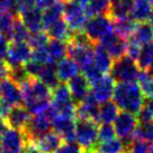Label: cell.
Here are the masks:
<instances>
[{
  "instance_id": "obj_1",
  "label": "cell",
  "mask_w": 153,
  "mask_h": 153,
  "mask_svg": "<svg viewBox=\"0 0 153 153\" xmlns=\"http://www.w3.org/2000/svg\"><path fill=\"white\" fill-rule=\"evenodd\" d=\"M20 89L24 106L31 115L42 113L51 104V89L36 77L30 76L29 79L20 86Z\"/></svg>"
},
{
  "instance_id": "obj_2",
  "label": "cell",
  "mask_w": 153,
  "mask_h": 153,
  "mask_svg": "<svg viewBox=\"0 0 153 153\" xmlns=\"http://www.w3.org/2000/svg\"><path fill=\"white\" fill-rule=\"evenodd\" d=\"M144 96L135 82L117 83L113 93V102L122 111L137 115L144 104Z\"/></svg>"
},
{
  "instance_id": "obj_3",
  "label": "cell",
  "mask_w": 153,
  "mask_h": 153,
  "mask_svg": "<svg viewBox=\"0 0 153 153\" xmlns=\"http://www.w3.org/2000/svg\"><path fill=\"white\" fill-rule=\"evenodd\" d=\"M113 123H114L115 134L128 149L134 141V133L139 125L137 116L132 113L122 111V112H119Z\"/></svg>"
},
{
  "instance_id": "obj_4",
  "label": "cell",
  "mask_w": 153,
  "mask_h": 153,
  "mask_svg": "<svg viewBox=\"0 0 153 153\" xmlns=\"http://www.w3.org/2000/svg\"><path fill=\"white\" fill-rule=\"evenodd\" d=\"M111 77L117 83H128V82L137 81L140 74V68L135 63V60L124 55L119 59L113 62L111 67Z\"/></svg>"
},
{
  "instance_id": "obj_5",
  "label": "cell",
  "mask_w": 153,
  "mask_h": 153,
  "mask_svg": "<svg viewBox=\"0 0 153 153\" xmlns=\"http://www.w3.org/2000/svg\"><path fill=\"white\" fill-rule=\"evenodd\" d=\"M98 125L93 120L77 119L75 122V141L84 150H93L97 144Z\"/></svg>"
},
{
  "instance_id": "obj_6",
  "label": "cell",
  "mask_w": 153,
  "mask_h": 153,
  "mask_svg": "<svg viewBox=\"0 0 153 153\" xmlns=\"http://www.w3.org/2000/svg\"><path fill=\"white\" fill-rule=\"evenodd\" d=\"M53 105L57 110L58 114L67 117H76V104L73 101L69 88L66 84L60 82L55 88L51 89Z\"/></svg>"
},
{
  "instance_id": "obj_7",
  "label": "cell",
  "mask_w": 153,
  "mask_h": 153,
  "mask_svg": "<svg viewBox=\"0 0 153 153\" xmlns=\"http://www.w3.org/2000/svg\"><path fill=\"white\" fill-rule=\"evenodd\" d=\"M113 30V20L107 15L94 16L87 19L84 33L93 44H97L101 39Z\"/></svg>"
},
{
  "instance_id": "obj_8",
  "label": "cell",
  "mask_w": 153,
  "mask_h": 153,
  "mask_svg": "<svg viewBox=\"0 0 153 153\" xmlns=\"http://www.w3.org/2000/svg\"><path fill=\"white\" fill-rule=\"evenodd\" d=\"M63 18L73 31H82L85 27L88 17L84 7L77 4L73 0H65Z\"/></svg>"
},
{
  "instance_id": "obj_9",
  "label": "cell",
  "mask_w": 153,
  "mask_h": 153,
  "mask_svg": "<svg viewBox=\"0 0 153 153\" xmlns=\"http://www.w3.org/2000/svg\"><path fill=\"white\" fill-rule=\"evenodd\" d=\"M51 130V121L40 114L33 115L30 117L28 124L22 130L27 141L36 142L39 139L45 136Z\"/></svg>"
},
{
  "instance_id": "obj_10",
  "label": "cell",
  "mask_w": 153,
  "mask_h": 153,
  "mask_svg": "<svg viewBox=\"0 0 153 153\" xmlns=\"http://www.w3.org/2000/svg\"><path fill=\"white\" fill-rule=\"evenodd\" d=\"M33 49L26 42H13L9 45L4 62L9 67H17L24 65L31 58Z\"/></svg>"
},
{
  "instance_id": "obj_11",
  "label": "cell",
  "mask_w": 153,
  "mask_h": 153,
  "mask_svg": "<svg viewBox=\"0 0 153 153\" xmlns=\"http://www.w3.org/2000/svg\"><path fill=\"white\" fill-rule=\"evenodd\" d=\"M27 143L22 131L9 128L4 132L0 137V145L2 153H22Z\"/></svg>"
},
{
  "instance_id": "obj_12",
  "label": "cell",
  "mask_w": 153,
  "mask_h": 153,
  "mask_svg": "<svg viewBox=\"0 0 153 153\" xmlns=\"http://www.w3.org/2000/svg\"><path fill=\"white\" fill-rule=\"evenodd\" d=\"M98 45L106 51V53L111 56L112 59H119L126 54V46H128V39L121 37L115 33L114 30L110 31L103 37Z\"/></svg>"
},
{
  "instance_id": "obj_13",
  "label": "cell",
  "mask_w": 153,
  "mask_h": 153,
  "mask_svg": "<svg viewBox=\"0 0 153 153\" xmlns=\"http://www.w3.org/2000/svg\"><path fill=\"white\" fill-rule=\"evenodd\" d=\"M115 88V82L111 76L103 75L100 79L92 83V88H91V94L96 98L100 104L104 102L111 101L113 97Z\"/></svg>"
},
{
  "instance_id": "obj_14",
  "label": "cell",
  "mask_w": 153,
  "mask_h": 153,
  "mask_svg": "<svg viewBox=\"0 0 153 153\" xmlns=\"http://www.w3.org/2000/svg\"><path fill=\"white\" fill-rule=\"evenodd\" d=\"M0 93L1 101L7 103L11 107L22 104V89L18 84L13 82L10 78H6L0 82Z\"/></svg>"
},
{
  "instance_id": "obj_15",
  "label": "cell",
  "mask_w": 153,
  "mask_h": 153,
  "mask_svg": "<svg viewBox=\"0 0 153 153\" xmlns=\"http://www.w3.org/2000/svg\"><path fill=\"white\" fill-rule=\"evenodd\" d=\"M100 105L101 104L89 92L88 95L81 103L76 104V119L93 120L98 124Z\"/></svg>"
},
{
  "instance_id": "obj_16",
  "label": "cell",
  "mask_w": 153,
  "mask_h": 153,
  "mask_svg": "<svg viewBox=\"0 0 153 153\" xmlns=\"http://www.w3.org/2000/svg\"><path fill=\"white\" fill-rule=\"evenodd\" d=\"M19 18L22 19L29 33H36L43 30V13L36 4L19 11Z\"/></svg>"
},
{
  "instance_id": "obj_17",
  "label": "cell",
  "mask_w": 153,
  "mask_h": 153,
  "mask_svg": "<svg viewBox=\"0 0 153 153\" xmlns=\"http://www.w3.org/2000/svg\"><path fill=\"white\" fill-rule=\"evenodd\" d=\"M51 128L54 132L66 142L75 141V121L72 117L57 115L51 122Z\"/></svg>"
},
{
  "instance_id": "obj_18",
  "label": "cell",
  "mask_w": 153,
  "mask_h": 153,
  "mask_svg": "<svg viewBox=\"0 0 153 153\" xmlns=\"http://www.w3.org/2000/svg\"><path fill=\"white\" fill-rule=\"evenodd\" d=\"M67 86L75 104L81 103L91 92L89 82L83 74H77L76 76L71 78L68 81Z\"/></svg>"
},
{
  "instance_id": "obj_19",
  "label": "cell",
  "mask_w": 153,
  "mask_h": 153,
  "mask_svg": "<svg viewBox=\"0 0 153 153\" xmlns=\"http://www.w3.org/2000/svg\"><path fill=\"white\" fill-rule=\"evenodd\" d=\"M30 117H31V114L29 113V111L20 104V105L11 107V110L8 113L4 121L9 128L22 131L26 128V125L28 124Z\"/></svg>"
},
{
  "instance_id": "obj_20",
  "label": "cell",
  "mask_w": 153,
  "mask_h": 153,
  "mask_svg": "<svg viewBox=\"0 0 153 153\" xmlns=\"http://www.w3.org/2000/svg\"><path fill=\"white\" fill-rule=\"evenodd\" d=\"M56 72L59 82L64 83L76 76L79 72V66L69 57H65L56 64Z\"/></svg>"
},
{
  "instance_id": "obj_21",
  "label": "cell",
  "mask_w": 153,
  "mask_h": 153,
  "mask_svg": "<svg viewBox=\"0 0 153 153\" xmlns=\"http://www.w3.org/2000/svg\"><path fill=\"white\" fill-rule=\"evenodd\" d=\"M46 33L51 39H57V40L68 43L72 38L73 30L68 27L67 22H65L64 18H62L54 22L51 26H49L46 29Z\"/></svg>"
},
{
  "instance_id": "obj_22",
  "label": "cell",
  "mask_w": 153,
  "mask_h": 153,
  "mask_svg": "<svg viewBox=\"0 0 153 153\" xmlns=\"http://www.w3.org/2000/svg\"><path fill=\"white\" fill-rule=\"evenodd\" d=\"M133 4H134L133 0H114L110 2L108 16L112 20L131 17Z\"/></svg>"
},
{
  "instance_id": "obj_23",
  "label": "cell",
  "mask_w": 153,
  "mask_h": 153,
  "mask_svg": "<svg viewBox=\"0 0 153 153\" xmlns=\"http://www.w3.org/2000/svg\"><path fill=\"white\" fill-rule=\"evenodd\" d=\"M93 63L96 66L100 72L103 75L110 73L111 67L113 65V59L111 56L106 53V51L98 44H94V55H93Z\"/></svg>"
},
{
  "instance_id": "obj_24",
  "label": "cell",
  "mask_w": 153,
  "mask_h": 153,
  "mask_svg": "<svg viewBox=\"0 0 153 153\" xmlns=\"http://www.w3.org/2000/svg\"><path fill=\"white\" fill-rule=\"evenodd\" d=\"M63 139L55 132H49L35 143L42 153H55L62 144Z\"/></svg>"
},
{
  "instance_id": "obj_25",
  "label": "cell",
  "mask_w": 153,
  "mask_h": 153,
  "mask_svg": "<svg viewBox=\"0 0 153 153\" xmlns=\"http://www.w3.org/2000/svg\"><path fill=\"white\" fill-rule=\"evenodd\" d=\"M36 78L40 79L51 89L55 88L56 86L60 83L59 79H58V76H57V72H56V64H54V63L43 64L38 73V76Z\"/></svg>"
},
{
  "instance_id": "obj_26",
  "label": "cell",
  "mask_w": 153,
  "mask_h": 153,
  "mask_svg": "<svg viewBox=\"0 0 153 153\" xmlns=\"http://www.w3.org/2000/svg\"><path fill=\"white\" fill-rule=\"evenodd\" d=\"M46 48L49 56V63L57 64L67 55V44L62 40L51 39L46 45Z\"/></svg>"
},
{
  "instance_id": "obj_27",
  "label": "cell",
  "mask_w": 153,
  "mask_h": 153,
  "mask_svg": "<svg viewBox=\"0 0 153 153\" xmlns=\"http://www.w3.org/2000/svg\"><path fill=\"white\" fill-rule=\"evenodd\" d=\"M64 16V1H60L45 9L43 13V28L47 29L54 22L62 19Z\"/></svg>"
},
{
  "instance_id": "obj_28",
  "label": "cell",
  "mask_w": 153,
  "mask_h": 153,
  "mask_svg": "<svg viewBox=\"0 0 153 153\" xmlns=\"http://www.w3.org/2000/svg\"><path fill=\"white\" fill-rule=\"evenodd\" d=\"M136 26H137V22L131 17L113 20V30L119 36H121V37H123L125 39L131 37L132 34L135 30Z\"/></svg>"
},
{
  "instance_id": "obj_29",
  "label": "cell",
  "mask_w": 153,
  "mask_h": 153,
  "mask_svg": "<svg viewBox=\"0 0 153 153\" xmlns=\"http://www.w3.org/2000/svg\"><path fill=\"white\" fill-rule=\"evenodd\" d=\"M119 107L113 101H107L100 105V113H98V123L111 124L114 122L116 116L119 114Z\"/></svg>"
},
{
  "instance_id": "obj_30",
  "label": "cell",
  "mask_w": 153,
  "mask_h": 153,
  "mask_svg": "<svg viewBox=\"0 0 153 153\" xmlns=\"http://www.w3.org/2000/svg\"><path fill=\"white\" fill-rule=\"evenodd\" d=\"M133 9L131 13V18L136 22H144L149 19V16L152 11V6L149 0H133Z\"/></svg>"
},
{
  "instance_id": "obj_31",
  "label": "cell",
  "mask_w": 153,
  "mask_h": 153,
  "mask_svg": "<svg viewBox=\"0 0 153 153\" xmlns=\"http://www.w3.org/2000/svg\"><path fill=\"white\" fill-rule=\"evenodd\" d=\"M135 62L141 71H150L153 67V40L142 45Z\"/></svg>"
},
{
  "instance_id": "obj_32",
  "label": "cell",
  "mask_w": 153,
  "mask_h": 153,
  "mask_svg": "<svg viewBox=\"0 0 153 153\" xmlns=\"http://www.w3.org/2000/svg\"><path fill=\"white\" fill-rule=\"evenodd\" d=\"M125 145L120 139H112L105 142H97L96 146L93 149L94 153H124Z\"/></svg>"
},
{
  "instance_id": "obj_33",
  "label": "cell",
  "mask_w": 153,
  "mask_h": 153,
  "mask_svg": "<svg viewBox=\"0 0 153 153\" xmlns=\"http://www.w3.org/2000/svg\"><path fill=\"white\" fill-rule=\"evenodd\" d=\"M140 45H145L153 40V29L149 22H137L134 33L131 36Z\"/></svg>"
},
{
  "instance_id": "obj_34",
  "label": "cell",
  "mask_w": 153,
  "mask_h": 153,
  "mask_svg": "<svg viewBox=\"0 0 153 153\" xmlns=\"http://www.w3.org/2000/svg\"><path fill=\"white\" fill-rule=\"evenodd\" d=\"M137 83L144 98H153V75L149 71L140 72Z\"/></svg>"
},
{
  "instance_id": "obj_35",
  "label": "cell",
  "mask_w": 153,
  "mask_h": 153,
  "mask_svg": "<svg viewBox=\"0 0 153 153\" xmlns=\"http://www.w3.org/2000/svg\"><path fill=\"white\" fill-rule=\"evenodd\" d=\"M108 10H110V2L107 0H89V2L85 7L87 17L107 15Z\"/></svg>"
},
{
  "instance_id": "obj_36",
  "label": "cell",
  "mask_w": 153,
  "mask_h": 153,
  "mask_svg": "<svg viewBox=\"0 0 153 153\" xmlns=\"http://www.w3.org/2000/svg\"><path fill=\"white\" fill-rule=\"evenodd\" d=\"M29 35V30L26 28V26L24 25V22H22V19L19 18V15H18L15 19V22H13L9 40H11V42H27Z\"/></svg>"
},
{
  "instance_id": "obj_37",
  "label": "cell",
  "mask_w": 153,
  "mask_h": 153,
  "mask_svg": "<svg viewBox=\"0 0 153 153\" xmlns=\"http://www.w3.org/2000/svg\"><path fill=\"white\" fill-rule=\"evenodd\" d=\"M134 140H139L146 144H153V122L139 123L134 133Z\"/></svg>"
},
{
  "instance_id": "obj_38",
  "label": "cell",
  "mask_w": 153,
  "mask_h": 153,
  "mask_svg": "<svg viewBox=\"0 0 153 153\" xmlns=\"http://www.w3.org/2000/svg\"><path fill=\"white\" fill-rule=\"evenodd\" d=\"M48 42H49V36L43 30L36 31V33H30L29 37H28V45L34 51L45 47L48 44Z\"/></svg>"
},
{
  "instance_id": "obj_39",
  "label": "cell",
  "mask_w": 153,
  "mask_h": 153,
  "mask_svg": "<svg viewBox=\"0 0 153 153\" xmlns=\"http://www.w3.org/2000/svg\"><path fill=\"white\" fill-rule=\"evenodd\" d=\"M16 17H17L16 15H13L10 13L0 15V35L4 36L8 40L9 37H10V33H11Z\"/></svg>"
},
{
  "instance_id": "obj_40",
  "label": "cell",
  "mask_w": 153,
  "mask_h": 153,
  "mask_svg": "<svg viewBox=\"0 0 153 153\" xmlns=\"http://www.w3.org/2000/svg\"><path fill=\"white\" fill-rule=\"evenodd\" d=\"M29 77L30 75L26 71L25 65L24 66H17V67H10L8 78H10L11 81L15 82L19 86H22L24 83L28 81Z\"/></svg>"
},
{
  "instance_id": "obj_41",
  "label": "cell",
  "mask_w": 153,
  "mask_h": 153,
  "mask_svg": "<svg viewBox=\"0 0 153 153\" xmlns=\"http://www.w3.org/2000/svg\"><path fill=\"white\" fill-rule=\"evenodd\" d=\"M136 116L139 123L153 122V98H145L144 104Z\"/></svg>"
},
{
  "instance_id": "obj_42",
  "label": "cell",
  "mask_w": 153,
  "mask_h": 153,
  "mask_svg": "<svg viewBox=\"0 0 153 153\" xmlns=\"http://www.w3.org/2000/svg\"><path fill=\"white\" fill-rule=\"evenodd\" d=\"M55 153H92V150H84L77 142L69 141L60 144Z\"/></svg>"
},
{
  "instance_id": "obj_43",
  "label": "cell",
  "mask_w": 153,
  "mask_h": 153,
  "mask_svg": "<svg viewBox=\"0 0 153 153\" xmlns=\"http://www.w3.org/2000/svg\"><path fill=\"white\" fill-rule=\"evenodd\" d=\"M115 130L112 124H102L98 128L97 142H105L115 137Z\"/></svg>"
},
{
  "instance_id": "obj_44",
  "label": "cell",
  "mask_w": 153,
  "mask_h": 153,
  "mask_svg": "<svg viewBox=\"0 0 153 153\" xmlns=\"http://www.w3.org/2000/svg\"><path fill=\"white\" fill-rule=\"evenodd\" d=\"M140 49H141L140 44L136 43L132 37H128V46H126V56H128L133 60H136L137 59V56H139V53H140Z\"/></svg>"
},
{
  "instance_id": "obj_45",
  "label": "cell",
  "mask_w": 153,
  "mask_h": 153,
  "mask_svg": "<svg viewBox=\"0 0 153 153\" xmlns=\"http://www.w3.org/2000/svg\"><path fill=\"white\" fill-rule=\"evenodd\" d=\"M148 144L139 140H134L124 153H148Z\"/></svg>"
},
{
  "instance_id": "obj_46",
  "label": "cell",
  "mask_w": 153,
  "mask_h": 153,
  "mask_svg": "<svg viewBox=\"0 0 153 153\" xmlns=\"http://www.w3.org/2000/svg\"><path fill=\"white\" fill-rule=\"evenodd\" d=\"M8 47H9V40L4 36L0 35V62L6 59Z\"/></svg>"
},
{
  "instance_id": "obj_47",
  "label": "cell",
  "mask_w": 153,
  "mask_h": 153,
  "mask_svg": "<svg viewBox=\"0 0 153 153\" xmlns=\"http://www.w3.org/2000/svg\"><path fill=\"white\" fill-rule=\"evenodd\" d=\"M60 1H64V0H35V4L38 7L39 9H47L48 7H51L53 4L60 2Z\"/></svg>"
},
{
  "instance_id": "obj_48",
  "label": "cell",
  "mask_w": 153,
  "mask_h": 153,
  "mask_svg": "<svg viewBox=\"0 0 153 153\" xmlns=\"http://www.w3.org/2000/svg\"><path fill=\"white\" fill-rule=\"evenodd\" d=\"M9 71H10V67L8 66V64L4 60H1L0 62V82L8 78Z\"/></svg>"
},
{
  "instance_id": "obj_49",
  "label": "cell",
  "mask_w": 153,
  "mask_h": 153,
  "mask_svg": "<svg viewBox=\"0 0 153 153\" xmlns=\"http://www.w3.org/2000/svg\"><path fill=\"white\" fill-rule=\"evenodd\" d=\"M10 110H11L10 105H8L7 103H4V101H0V117L1 119L6 120V117H7L8 113L10 112Z\"/></svg>"
},
{
  "instance_id": "obj_50",
  "label": "cell",
  "mask_w": 153,
  "mask_h": 153,
  "mask_svg": "<svg viewBox=\"0 0 153 153\" xmlns=\"http://www.w3.org/2000/svg\"><path fill=\"white\" fill-rule=\"evenodd\" d=\"M10 13V0H0V15Z\"/></svg>"
},
{
  "instance_id": "obj_51",
  "label": "cell",
  "mask_w": 153,
  "mask_h": 153,
  "mask_svg": "<svg viewBox=\"0 0 153 153\" xmlns=\"http://www.w3.org/2000/svg\"><path fill=\"white\" fill-rule=\"evenodd\" d=\"M19 4H20V8H19V11H20L22 9L33 7L36 4H35V0H19Z\"/></svg>"
},
{
  "instance_id": "obj_52",
  "label": "cell",
  "mask_w": 153,
  "mask_h": 153,
  "mask_svg": "<svg viewBox=\"0 0 153 153\" xmlns=\"http://www.w3.org/2000/svg\"><path fill=\"white\" fill-rule=\"evenodd\" d=\"M7 128H8V125L6 123V121L0 117V137H1V135L4 134V132L6 131Z\"/></svg>"
},
{
  "instance_id": "obj_53",
  "label": "cell",
  "mask_w": 153,
  "mask_h": 153,
  "mask_svg": "<svg viewBox=\"0 0 153 153\" xmlns=\"http://www.w3.org/2000/svg\"><path fill=\"white\" fill-rule=\"evenodd\" d=\"M74 2H76L77 4H79L82 7H86L87 4L89 2V0H73Z\"/></svg>"
},
{
  "instance_id": "obj_54",
  "label": "cell",
  "mask_w": 153,
  "mask_h": 153,
  "mask_svg": "<svg viewBox=\"0 0 153 153\" xmlns=\"http://www.w3.org/2000/svg\"><path fill=\"white\" fill-rule=\"evenodd\" d=\"M148 22H149V25L152 27V29H153V9H152V11H151V13H150L149 19H148Z\"/></svg>"
},
{
  "instance_id": "obj_55",
  "label": "cell",
  "mask_w": 153,
  "mask_h": 153,
  "mask_svg": "<svg viewBox=\"0 0 153 153\" xmlns=\"http://www.w3.org/2000/svg\"><path fill=\"white\" fill-rule=\"evenodd\" d=\"M148 153H153V144H151L148 148Z\"/></svg>"
},
{
  "instance_id": "obj_56",
  "label": "cell",
  "mask_w": 153,
  "mask_h": 153,
  "mask_svg": "<svg viewBox=\"0 0 153 153\" xmlns=\"http://www.w3.org/2000/svg\"><path fill=\"white\" fill-rule=\"evenodd\" d=\"M150 71H152V72H151V74H152V75H153V67L151 68V69H150Z\"/></svg>"
},
{
  "instance_id": "obj_57",
  "label": "cell",
  "mask_w": 153,
  "mask_h": 153,
  "mask_svg": "<svg viewBox=\"0 0 153 153\" xmlns=\"http://www.w3.org/2000/svg\"><path fill=\"white\" fill-rule=\"evenodd\" d=\"M0 153H2V150H1V145H0Z\"/></svg>"
},
{
  "instance_id": "obj_58",
  "label": "cell",
  "mask_w": 153,
  "mask_h": 153,
  "mask_svg": "<svg viewBox=\"0 0 153 153\" xmlns=\"http://www.w3.org/2000/svg\"><path fill=\"white\" fill-rule=\"evenodd\" d=\"M107 1H108V2H112V1H114V0H107Z\"/></svg>"
},
{
  "instance_id": "obj_59",
  "label": "cell",
  "mask_w": 153,
  "mask_h": 153,
  "mask_svg": "<svg viewBox=\"0 0 153 153\" xmlns=\"http://www.w3.org/2000/svg\"><path fill=\"white\" fill-rule=\"evenodd\" d=\"M0 101H1V93H0Z\"/></svg>"
},
{
  "instance_id": "obj_60",
  "label": "cell",
  "mask_w": 153,
  "mask_h": 153,
  "mask_svg": "<svg viewBox=\"0 0 153 153\" xmlns=\"http://www.w3.org/2000/svg\"><path fill=\"white\" fill-rule=\"evenodd\" d=\"M92 153H94V152H92Z\"/></svg>"
},
{
  "instance_id": "obj_61",
  "label": "cell",
  "mask_w": 153,
  "mask_h": 153,
  "mask_svg": "<svg viewBox=\"0 0 153 153\" xmlns=\"http://www.w3.org/2000/svg\"><path fill=\"white\" fill-rule=\"evenodd\" d=\"M64 1H65V0H64Z\"/></svg>"
}]
</instances>
